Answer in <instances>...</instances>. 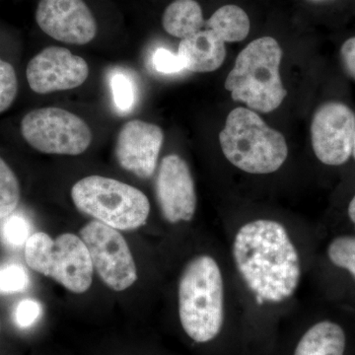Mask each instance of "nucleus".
<instances>
[{
  "label": "nucleus",
  "mask_w": 355,
  "mask_h": 355,
  "mask_svg": "<svg viewBox=\"0 0 355 355\" xmlns=\"http://www.w3.org/2000/svg\"><path fill=\"white\" fill-rule=\"evenodd\" d=\"M154 69L160 73L173 74L183 71L184 65L181 57L167 49L160 48L155 51L153 57Z\"/></svg>",
  "instance_id": "nucleus-25"
},
{
  "label": "nucleus",
  "mask_w": 355,
  "mask_h": 355,
  "mask_svg": "<svg viewBox=\"0 0 355 355\" xmlns=\"http://www.w3.org/2000/svg\"><path fill=\"white\" fill-rule=\"evenodd\" d=\"M32 224L21 214H11L0 223V239L6 247L20 249L31 237Z\"/></svg>",
  "instance_id": "nucleus-19"
},
{
  "label": "nucleus",
  "mask_w": 355,
  "mask_h": 355,
  "mask_svg": "<svg viewBox=\"0 0 355 355\" xmlns=\"http://www.w3.org/2000/svg\"><path fill=\"white\" fill-rule=\"evenodd\" d=\"M20 197V184L15 173L0 157V220L15 211Z\"/></svg>",
  "instance_id": "nucleus-18"
},
{
  "label": "nucleus",
  "mask_w": 355,
  "mask_h": 355,
  "mask_svg": "<svg viewBox=\"0 0 355 355\" xmlns=\"http://www.w3.org/2000/svg\"><path fill=\"white\" fill-rule=\"evenodd\" d=\"M345 343V334L340 324L322 321L306 331L293 355H343Z\"/></svg>",
  "instance_id": "nucleus-15"
},
{
  "label": "nucleus",
  "mask_w": 355,
  "mask_h": 355,
  "mask_svg": "<svg viewBox=\"0 0 355 355\" xmlns=\"http://www.w3.org/2000/svg\"><path fill=\"white\" fill-rule=\"evenodd\" d=\"M30 286L27 270L15 261L0 263V294L19 293Z\"/></svg>",
  "instance_id": "nucleus-21"
},
{
  "label": "nucleus",
  "mask_w": 355,
  "mask_h": 355,
  "mask_svg": "<svg viewBox=\"0 0 355 355\" xmlns=\"http://www.w3.org/2000/svg\"><path fill=\"white\" fill-rule=\"evenodd\" d=\"M238 272L259 303L291 298L301 279L297 249L286 228L272 219H257L236 233L232 246Z\"/></svg>",
  "instance_id": "nucleus-1"
},
{
  "label": "nucleus",
  "mask_w": 355,
  "mask_h": 355,
  "mask_svg": "<svg viewBox=\"0 0 355 355\" xmlns=\"http://www.w3.org/2000/svg\"><path fill=\"white\" fill-rule=\"evenodd\" d=\"M355 114L347 105L328 102L313 116L311 140L316 157L324 165L345 164L352 155Z\"/></svg>",
  "instance_id": "nucleus-9"
},
{
  "label": "nucleus",
  "mask_w": 355,
  "mask_h": 355,
  "mask_svg": "<svg viewBox=\"0 0 355 355\" xmlns=\"http://www.w3.org/2000/svg\"><path fill=\"white\" fill-rule=\"evenodd\" d=\"M205 25L224 43L243 41L251 28L247 13L236 6H225L217 9Z\"/></svg>",
  "instance_id": "nucleus-17"
},
{
  "label": "nucleus",
  "mask_w": 355,
  "mask_h": 355,
  "mask_svg": "<svg viewBox=\"0 0 355 355\" xmlns=\"http://www.w3.org/2000/svg\"><path fill=\"white\" fill-rule=\"evenodd\" d=\"M349 216L350 220H352V223L354 224V227H355V196H354V198H352V202H349Z\"/></svg>",
  "instance_id": "nucleus-27"
},
{
  "label": "nucleus",
  "mask_w": 355,
  "mask_h": 355,
  "mask_svg": "<svg viewBox=\"0 0 355 355\" xmlns=\"http://www.w3.org/2000/svg\"><path fill=\"white\" fill-rule=\"evenodd\" d=\"M340 58L343 67L355 80V37L347 40L343 44L340 48Z\"/></svg>",
  "instance_id": "nucleus-26"
},
{
  "label": "nucleus",
  "mask_w": 355,
  "mask_h": 355,
  "mask_svg": "<svg viewBox=\"0 0 355 355\" xmlns=\"http://www.w3.org/2000/svg\"><path fill=\"white\" fill-rule=\"evenodd\" d=\"M71 198L79 211L116 230L141 227L150 214L148 198L139 189L97 175L76 182Z\"/></svg>",
  "instance_id": "nucleus-5"
},
{
  "label": "nucleus",
  "mask_w": 355,
  "mask_h": 355,
  "mask_svg": "<svg viewBox=\"0 0 355 355\" xmlns=\"http://www.w3.org/2000/svg\"><path fill=\"white\" fill-rule=\"evenodd\" d=\"M89 67L84 58L60 46H49L30 60L26 77L37 94L70 90L87 80Z\"/></svg>",
  "instance_id": "nucleus-10"
},
{
  "label": "nucleus",
  "mask_w": 355,
  "mask_h": 355,
  "mask_svg": "<svg viewBox=\"0 0 355 355\" xmlns=\"http://www.w3.org/2000/svg\"><path fill=\"white\" fill-rule=\"evenodd\" d=\"M25 261L33 270L73 293H84L92 284L94 268L87 247L71 233L55 240L44 232L34 233L25 244Z\"/></svg>",
  "instance_id": "nucleus-6"
},
{
  "label": "nucleus",
  "mask_w": 355,
  "mask_h": 355,
  "mask_svg": "<svg viewBox=\"0 0 355 355\" xmlns=\"http://www.w3.org/2000/svg\"><path fill=\"white\" fill-rule=\"evenodd\" d=\"M328 256L334 265L349 270L355 279V237L342 236L334 239L329 245Z\"/></svg>",
  "instance_id": "nucleus-22"
},
{
  "label": "nucleus",
  "mask_w": 355,
  "mask_h": 355,
  "mask_svg": "<svg viewBox=\"0 0 355 355\" xmlns=\"http://www.w3.org/2000/svg\"><path fill=\"white\" fill-rule=\"evenodd\" d=\"M282 58V48L272 37L248 44L226 78L225 89L230 91L232 99L260 113L279 108L287 95L279 74Z\"/></svg>",
  "instance_id": "nucleus-3"
},
{
  "label": "nucleus",
  "mask_w": 355,
  "mask_h": 355,
  "mask_svg": "<svg viewBox=\"0 0 355 355\" xmlns=\"http://www.w3.org/2000/svg\"><path fill=\"white\" fill-rule=\"evenodd\" d=\"M42 315V305L35 299L20 301L14 310V321L21 329H28L38 322Z\"/></svg>",
  "instance_id": "nucleus-24"
},
{
  "label": "nucleus",
  "mask_w": 355,
  "mask_h": 355,
  "mask_svg": "<svg viewBox=\"0 0 355 355\" xmlns=\"http://www.w3.org/2000/svg\"><path fill=\"white\" fill-rule=\"evenodd\" d=\"M156 195L163 216L172 224L191 221L197 209V193L190 168L177 154L161 161Z\"/></svg>",
  "instance_id": "nucleus-11"
},
{
  "label": "nucleus",
  "mask_w": 355,
  "mask_h": 355,
  "mask_svg": "<svg viewBox=\"0 0 355 355\" xmlns=\"http://www.w3.org/2000/svg\"><path fill=\"white\" fill-rule=\"evenodd\" d=\"M219 141L229 162L250 174L277 171L288 156L284 135L248 108H236L228 114Z\"/></svg>",
  "instance_id": "nucleus-4"
},
{
  "label": "nucleus",
  "mask_w": 355,
  "mask_h": 355,
  "mask_svg": "<svg viewBox=\"0 0 355 355\" xmlns=\"http://www.w3.org/2000/svg\"><path fill=\"white\" fill-rule=\"evenodd\" d=\"M178 55L183 60L184 69L197 73L216 71L226 58L225 43L211 30H200L193 36L182 40Z\"/></svg>",
  "instance_id": "nucleus-14"
},
{
  "label": "nucleus",
  "mask_w": 355,
  "mask_h": 355,
  "mask_svg": "<svg viewBox=\"0 0 355 355\" xmlns=\"http://www.w3.org/2000/svg\"><path fill=\"white\" fill-rule=\"evenodd\" d=\"M18 92L15 69L0 58V114L10 108Z\"/></svg>",
  "instance_id": "nucleus-23"
},
{
  "label": "nucleus",
  "mask_w": 355,
  "mask_h": 355,
  "mask_svg": "<svg viewBox=\"0 0 355 355\" xmlns=\"http://www.w3.org/2000/svg\"><path fill=\"white\" fill-rule=\"evenodd\" d=\"M37 24L51 38L65 44H86L97 34V24L83 0H41Z\"/></svg>",
  "instance_id": "nucleus-12"
},
{
  "label": "nucleus",
  "mask_w": 355,
  "mask_h": 355,
  "mask_svg": "<svg viewBox=\"0 0 355 355\" xmlns=\"http://www.w3.org/2000/svg\"><path fill=\"white\" fill-rule=\"evenodd\" d=\"M163 140L164 133L158 125L140 120L128 121L116 139V160L123 169L148 179L155 172Z\"/></svg>",
  "instance_id": "nucleus-13"
},
{
  "label": "nucleus",
  "mask_w": 355,
  "mask_h": 355,
  "mask_svg": "<svg viewBox=\"0 0 355 355\" xmlns=\"http://www.w3.org/2000/svg\"><path fill=\"white\" fill-rule=\"evenodd\" d=\"M93 268L105 284L114 291H123L137 279V266L123 235L100 221H91L80 231Z\"/></svg>",
  "instance_id": "nucleus-8"
},
{
  "label": "nucleus",
  "mask_w": 355,
  "mask_h": 355,
  "mask_svg": "<svg viewBox=\"0 0 355 355\" xmlns=\"http://www.w3.org/2000/svg\"><path fill=\"white\" fill-rule=\"evenodd\" d=\"M21 135L42 153L79 155L92 141L87 123L64 109L48 107L33 110L21 121Z\"/></svg>",
  "instance_id": "nucleus-7"
},
{
  "label": "nucleus",
  "mask_w": 355,
  "mask_h": 355,
  "mask_svg": "<svg viewBox=\"0 0 355 355\" xmlns=\"http://www.w3.org/2000/svg\"><path fill=\"white\" fill-rule=\"evenodd\" d=\"M352 156L355 159V135H354V148H352Z\"/></svg>",
  "instance_id": "nucleus-28"
},
{
  "label": "nucleus",
  "mask_w": 355,
  "mask_h": 355,
  "mask_svg": "<svg viewBox=\"0 0 355 355\" xmlns=\"http://www.w3.org/2000/svg\"><path fill=\"white\" fill-rule=\"evenodd\" d=\"M112 93L116 109L121 113H130L137 102V86L130 74L116 69L111 76Z\"/></svg>",
  "instance_id": "nucleus-20"
},
{
  "label": "nucleus",
  "mask_w": 355,
  "mask_h": 355,
  "mask_svg": "<svg viewBox=\"0 0 355 355\" xmlns=\"http://www.w3.org/2000/svg\"><path fill=\"white\" fill-rule=\"evenodd\" d=\"M179 316L187 335L196 343L214 340L224 322V284L220 268L209 254L186 266L179 282Z\"/></svg>",
  "instance_id": "nucleus-2"
},
{
  "label": "nucleus",
  "mask_w": 355,
  "mask_h": 355,
  "mask_svg": "<svg viewBox=\"0 0 355 355\" xmlns=\"http://www.w3.org/2000/svg\"><path fill=\"white\" fill-rule=\"evenodd\" d=\"M205 24L202 7L196 0H175L163 14V28L176 38H189L200 32Z\"/></svg>",
  "instance_id": "nucleus-16"
},
{
  "label": "nucleus",
  "mask_w": 355,
  "mask_h": 355,
  "mask_svg": "<svg viewBox=\"0 0 355 355\" xmlns=\"http://www.w3.org/2000/svg\"><path fill=\"white\" fill-rule=\"evenodd\" d=\"M313 1H323V0H313Z\"/></svg>",
  "instance_id": "nucleus-29"
}]
</instances>
